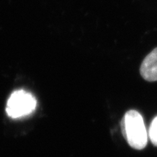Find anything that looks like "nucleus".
<instances>
[{"instance_id":"f257e3e1","label":"nucleus","mask_w":157,"mask_h":157,"mask_svg":"<svg viewBox=\"0 0 157 157\" xmlns=\"http://www.w3.org/2000/svg\"><path fill=\"white\" fill-rule=\"evenodd\" d=\"M121 132L132 148L142 150L146 146L148 134L142 115L135 110L125 113L121 122Z\"/></svg>"},{"instance_id":"f03ea898","label":"nucleus","mask_w":157,"mask_h":157,"mask_svg":"<svg viewBox=\"0 0 157 157\" xmlns=\"http://www.w3.org/2000/svg\"><path fill=\"white\" fill-rule=\"evenodd\" d=\"M36 107V101L30 93L19 90L13 92L7 102L6 111L13 119H18L31 114Z\"/></svg>"},{"instance_id":"7ed1b4c3","label":"nucleus","mask_w":157,"mask_h":157,"mask_svg":"<svg viewBox=\"0 0 157 157\" xmlns=\"http://www.w3.org/2000/svg\"><path fill=\"white\" fill-rule=\"evenodd\" d=\"M142 77L148 82H157V48L143 60L140 68Z\"/></svg>"},{"instance_id":"20e7f679","label":"nucleus","mask_w":157,"mask_h":157,"mask_svg":"<svg viewBox=\"0 0 157 157\" xmlns=\"http://www.w3.org/2000/svg\"><path fill=\"white\" fill-rule=\"evenodd\" d=\"M148 137L154 146H157V116L151 123L148 130Z\"/></svg>"}]
</instances>
